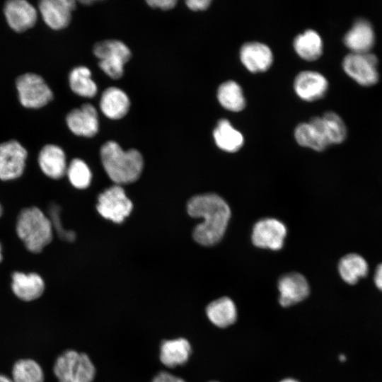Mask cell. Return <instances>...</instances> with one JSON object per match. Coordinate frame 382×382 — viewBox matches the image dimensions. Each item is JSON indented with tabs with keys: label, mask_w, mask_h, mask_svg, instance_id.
Wrapping results in <instances>:
<instances>
[{
	"label": "cell",
	"mask_w": 382,
	"mask_h": 382,
	"mask_svg": "<svg viewBox=\"0 0 382 382\" xmlns=\"http://www.w3.org/2000/svg\"><path fill=\"white\" fill-rule=\"evenodd\" d=\"M187 207L190 216L204 219L193 231L195 241L206 246L217 243L223 237L231 216L228 204L219 195L208 193L192 197Z\"/></svg>",
	"instance_id": "1"
},
{
	"label": "cell",
	"mask_w": 382,
	"mask_h": 382,
	"mask_svg": "<svg viewBox=\"0 0 382 382\" xmlns=\"http://www.w3.org/2000/svg\"><path fill=\"white\" fill-rule=\"evenodd\" d=\"M100 158L106 173L118 185L136 181L142 172L144 160L141 153L134 149L124 151L114 141H108L101 146Z\"/></svg>",
	"instance_id": "2"
},
{
	"label": "cell",
	"mask_w": 382,
	"mask_h": 382,
	"mask_svg": "<svg viewBox=\"0 0 382 382\" xmlns=\"http://www.w3.org/2000/svg\"><path fill=\"white\" fill-rule=\"evenodd\" d=\"M16 231L25 248L38 253L52 239V226L50 219L37 207L23 209L19 214Z\"/></svg>",
	"instance_id": "3"
},
{
	"label": "cell",
	"mask_w": 382,
	"mask_h": 382,
	"mask_svg": "<svg viewBox=\"0 0 382 382\" xmlns=\"http://www.w3.org/2000/svg\"><path fill=\"white\" fill-rule=\"evenodd\" d=\"M53 371L58 382H93L96 375L89 357L73 349L66 350L57 358Z\"/></svg>",
	"instance_id": "4"
},
{
	"label": "cell",
	"mask_w": 382,
	"mask_h": 382,
	"mask_svg": "<svg viewBox=\"0 0 382 382\" xmlns=\"http://www.w3.org/2000/svg\"><path fill=\"white\" fill-rule=\"evenodd\" d=\"M99 59L100 69L112 79H119L124 74L125 64L131 58L129 48L122 41L105 40L96 42L93 47Z\"/></svg>",
	"instance_id": "5"
},
{
	"label": "cell",
	"mask_w": 382,
	"mask_h": 382,
	"mask_svg": "<svg viewBox=\"0 0 382 382\" xmlns=\"http://www.w3.org/2000/svg\"><path fill=\"white\" fill-rule=\"evenodd\" d=\"M18 99L27 108L37 109L46 105L53 98L50 88L42 77L34 73H25L16 81Z\"/></svg>",
	"instance_id": "6"
},
{
	"label": "cell",
	"mask_w": 382,
	"mask_h": 382,
	"mask_svg": "<svg viewBox=\"0 0 382 382\" xmlns=\"http://www.w3.org/2000/svg\"><path fill=\"white\" fill-rule=\"evenodd\" d=\"M378 58L369 52L347 54L342 61V69L345 74L362 86L375 85L379 79Z\"/></svg>",
	"instance_id": "7"
},
{
	"label": "cell",
	"mask_w": 382,
	"mask_h": 382,
	"mask_svg": "<svg viewBox=\"0 0 382 382\" xmlns=\"http://www.w3.org/2000/svg\"><path fill=\"white\" fill-rule=\"evenodd\" d=\"M132 208V201L118 185L106 189L98 198V213L105 219L117 224L122 223L129 215Z\"/></svg>",
	"instance_id": "8"
},
{
	"label": "cell",
	"mask_w": 382,
	"mask_h": 382,
	"mask_svg": "<svg viewBox=\"0 0 382 382\" xmlns=\"http://www.w3.org/2000/svg\"><path fill=\"white\" fill-rule=\"evenodd\" d=\"M27 155L25 149L16 140L0 144V179L8 180L21 176Z\"/></svg>",
	"instance_id": "9"
},
{
	"label": "cell",
	"mask_w": 382,
	"mask_h": 382,
	"mask_svg": "<svg viewBox=\"0 0 382 382\" xmlns=\"http://www.w3.org/2000/svg\"><path fill=\"white\" fill-rule=\"evenodd\" d=\"M286 228L283 223L272 218L257 221L253 230V243L262 248L279 250L284 244Z\"/></svg>",
	"instance_id": "10"
},
{
	"label": "cell",
	"mask_w": 382,
	"mask_h": 382,
	"mask_svg": "<svg viewBox=\"0 0 382 382\" xmlns=\"http://www.w3.org/2000/svg\"><path fill=\"white\" fill-rule=\"evenodd\" d=\"M38 8L46 25L57 30L69 24L76 2L74 0H42L39 2Z\"/></svg>",
	"instance_id": "11"
},
{
	"label": "cell",
	"mask_w": 382,
	"mask_h": 382,
	"mask_svg": "<svg viewBox=\"0 0 382 382\" xmlns=\"http://www.w3.org/2000/svg\"><path fill=\"white\" fill-rule=\"evenodd\" d=\"M4 13L10 28L16 32L31 28L37 19L35 8L25 0H10L5 3Z\"/></svg>",
	"instance_id": "12"
},
{
	"label": "cell",
	"mask_w": 382,
	"mask_h": 382,
	"mask_svg": "<svg viewBox=\"0 0 382 382\" xmlns=\"http://www.w3.org/2000/svg\"><path fill=\"white\" fill-rule=\"evenodd\" d=\"M66 122L70 131L77 136L92 137L98 132V112L89 103L71 110L66 115Z\"/></svg>",
	"instance_id": "13"
},
{
	"label": "cell",
	"mask_w": 382,
	"mask_h": 382,
	"mask_svg": "<svg viewBox=\"0 0 382 382\" xmlns=\"http://www.w3.org/2000/svg\"><path fill=\"white\" fill-rule=\"evenodd\" d=\"M279 302L289 307L304 300L309 294V286L306 278L297 272L282 276L278 282Z\"/></svg>",
	"instance_id": "14"
},
{
	"label": "cell",
	"mask_w": 382,
	"mask_h": 382,
	"mask_svg": "<svg viewBox=\"0 0 382 382\" xmlns=\"http://www.w3.org/2000/svg\"><path fill=\"white\" fill-rule=\"evenodd\" d=\"M294 88L300 98L312 102L325 95L328 88V82L320 73L304 71L296 76Z\"/></svg>",
	"instance_id": "15"
},
{
	"label": "cell",
	"mask_w": 382,
	"mask_h": 382,
	"mask_svg": "<svg viewBox=\"0 0 382 382\" xmlns=\"http://www.w3.org/2000/svg\"><path fill=\"white\" fill-rule=\"evenodd\" d=\"M375 33L370 22L359 18L343 37L345 45L354 53L369 52L375 43Z\"/></svg>",
	"instance_id": "16"
},
{
	"label": "cell",
	"mask_w": 382,
	"mask_h": 382,
	"mask_svg": "<svg viewBox=\"0 0 382 382\" xmlns=\"http://www.w3.org/2000/svg\"><path fill=\"white\" fill-rule=\"evenodd\" d=\"M240 59L244 66L252 73L264 72L271 66L273 54L265 44L246 42L240 50Z\"/></svg>",
	"instance_id": "17"
},
{
	"label": "cell",
	"mask_w": 382,
	"mask_h": 382,
	"mask_svg": "<svg viewBox=\"0 0 382 382\" xmlns=\"http://www.w3.org/2000/svg\"><path fill=\"white\" fill-rule=\"evenodd\" d=\"M11 289L18 299L30 301L38 299L43 294L45 282L36 273L16 272L12 274Z\"/></svg>",
	"instance_id": "18"
},
{
	"label": "cell",
	"mask_w": 382,
	"mask_h": 382,
	"mask_svg": "<svg viewBox=\"0 0 382 382\" xmlns=\"http://www.w3.org/2000/svg\"><path fill=\"white\" fill-rule=\"evenodd\" d=\"M129 108V98L122 89L109 87L103 92L100 108L107 117L111 120L121 119L127 114Z\"/></svg>",
	"instance_id": "19"
},
{
	"label": "cell",
	"mask_w": 382,
	"mask_h": 382,
	"mask_svg": "<svg viewBox=\"0 0 382 382\" xmlns=\"http://www.w3.org/2000/svg\"><path fill=\"white\" fill-rule=\"evenodd\" d=\"M38 163L42 171L52 179L61 178L67 169L64 151L54 144L42 147L39 153Z\"/></svg>",
	"instance_id": "20"
},
{
	"label": "cell",
	"mask_w": 382,
	"mask_h": 382,
	"mask_svg": "<svg viewBox=\"0 0 382 382\" xmlns=\"http://www.w3.org/2000/svg\"><path fill=\"white\" fill-rule=\"evenodd\" d=\"M191 345L187 340L179 337L163 341L159 358L161 363L169 368L185 364L191 354Z\"/></svg>",
	"instance_id": "21"
},
{
	"label": "cell",
	"mask_w": 382,
	"mask_h": 382,
	"mask_svg": "<svg viewBox=\"0 0 382 382\" xmlns=\"http://www.w3.org/2000/svg\"><path fill=\"white\" fill-rule=\"evenodd\" d=\"M206 314L214 325L226 328L236 322L237 309L233 301L224 296L211 302L207 306Z\"/></svg>",
	"instance_id": "22"
},
{
	"label": "cell",
	"mask_w": 382,
	"mask_h": 382,
	"mask_svg": "<svg viewBox=\"0 0 382 382\" xmlns=\"http://www.w3.org/2000/svg\"><path fill=\"white\" fill-rule=\"evenodd\" d=\"M216 146L227 152H236L243 145V134L226 119L220 120L213 132Z\"/></svg>",
	"instance_id": "23"
},
{
	"label": "cell",
	"mask_w": 382,
	"mask_h": 382,
	"mask_svg": "<svg viewBox=\"0 0 382 382\" xmlns=\"http://www.w3.org/2000/svg\"><path fill=\"white\" fill-rule=\"evenodd\" d=\"M341 278L349 284H355L369 272L366 260L359 254L349 253L342 257L338 265Z\"/></svg>",
	"instance_id": "24"
},
{
	"label": "cell",
	"mask_w": 382,
	"mask_h": 382,
	"mask_svg": "<svg viewBox=\"0 0 382 382\" xmlns=\"http://www.w3.org/2000/svg\"><path fill=\"white\" fill-rule=\"evenodd\" d=\"M294 48L298 55L306 61H315L323 54V41L313 30H307L294 40Z\"/></svg>",
	"instance_id": "25"
},
{
	"label": "cell",
	"mask_w": 382,
	"mask_h": 382,
	"mask_svg": "<svg viewBox=\"0 0 382 382\" xmlns=\"http://www.w3.org/2000/svg\"><path fill=\"white\" fill-rule=\"evenodd\" d=\"M71 91L84 98H93L98 91L97 85L91 78V71L84 66L74 68L69 75Z\"/></svg>",
	"instance_id": "26"
},
{
	"label": "cell",
	"mask_w": 382,
	"mask_h": 382,
	"mask_svg": "<svg viewBox=\"0 0 382 382\" xmlns=\"http://www.w3.org/2000/svg\"><path fill=\"white\" fill-rule=\"evenodd\" d=\"M217 99L223 108L232 112L241 111L245 106L243 90L233 81H227L219 86Z\"/></svg>",
	"instance_id": "27"
},
{
	"label": "cell",
	"mask_w": 382,
	"mask_h": 382,
	"mask_svg": "<svg viewBox=\"0 0 382 382\" xmlns=\"http://www.w3.org/2000/svg\"><path fill=\"white\" fill-rule=\"evenodd\" d=\"M45 376L40 364L33 359H21L12 368L13 382H44Z\"/></svg>",
	"instance_id": "28"
},
{
	"label": "cell",
	"mask_w": 382,
	"mask_h": 382,
	"mask_svg": "<svg viewBox=\"0 0 382 382\" xmlns=\"http://www.w3.org/2000/svg\"><path fill=\"white\" fill-rule=\"evenodd\" d=\"M294 137L297 143L316 151H323L328 146L319 133L309 124L301 123L295 129Z\"/></svg>",
	"instance_id": "29"
},
{
	"label": "cell",
	"mask_w": 382,
	"mask_h": 382,
	"mask_svg": "<svg viewBox=\"0 0 382 382\" xmlns=\"http://www.w3.org/2000/svg\"><path fill=\"white\" fill-rule=\"evenodd\" d=\"M321 117L330 144L343 142L347 137V127L340 115L334 112L328 111Z\"/></svg>",
	"instance_id": "30"
},
{
	"label": "cell",
	"mask_w": 382,
	"mask_h": 382,
	"mask_svg": "<svg viewBox=\"0 0 382 382\" xmlns=\"http://www.w3.org/2000/svg\"><path fill=\"white\" fill-rule=\"evenodd\" d=\"M71 183L76 188L84 189L91 181V172L87 164L80 158H74L66 169Z\"/></svg>",
	"instance_id": "31"
},
{
	"label": "cell",
	"mask_w": 382,
	"mask_h": 382,
	"mask_svg": "<svg viewBox=\"0 0 382 382\" xmlns=\"http://www.w3.org/2000/svg\"><path fill=\"white\" fill-rule=\"evenodd\" d=\"M59 211V208L56 204H52L50 207V220L51 221L52 226L55 228L61 238L67 241H73L76 237L75 233L73 231H67L61 226V224L59 223L60 219Z\"/></svg>",
	"instance_id": "32"
},
{
	"label": "cell",
	"mask_w": 382,
	"mask_h": 382,
	"mask_svg": "<svg viewBox=\"0 0 382 382\" xmlns=\"http://www.w3.org/2000/svg\"><path fill=\"white\" fill-rule=\"evenodd\" d=\"M147 4L151 8H158L161 10H169L174 8L177 4L175 0H149Z\"/></svg>",
	"instance_id": "33"
},
{
	"label": "cell",
	"mask_w": 382,
	"mask_h": 382,
	"mask_svg": "<svg viewBox=\"0 0 382 382\" xmlns=\"http://www.w3.org/2000/svg\"><path fill=\"white\" fill-rule=\"evenodd\" d=\"M151 382H186L184 379L167 371H161L154 376Z\"/></svg>",
	"instance_id": "34"
},
{
	"label": "cell",
	"mask_w": 382,
	"mask_h": 382,
	"mask_svg": "<svg viewBox=\"0 0 382 382\" xmlns=\"http://www.w3.org/2000/svg\"><path fill=\"white\" fill-rule=\"evenodd\" d=\"M187 6L192 11L206 10L211 4L210 0H189L186 1Z\"/></svg>",
	"instance_id": "35"
},
{
	"label": "cell",
	"mask_w": 382,
	"mask_h": 382,
	"mask_svg": "<svg viewBox=\"0 0 382 382\" xmlns=\"http://www.w3.org/2000/svg\"><path fill=\"white\" fill-rule=\"evenodd\" d=\"M374 281L376 286L382 291V262L378 265L376 269Z\"/></svg>",
	"instance_id": "36"
},
{
	"label": "cell",
	"mask_w": 382,
	"mask_h": 382,
	"mask_svg": "<svg viewBox=\"0 0 382 382\" xmlns=\"http://www.w3.org/2000/svg\"><path fill=\"white\" fill-rule=\"evenodd\" d=\"M0 382H13L11 378H8V376L0 374Z\"/></svg>",
	"instance_id": "37"
},
{
	"label": "cell",
	"mask_w": 382,
	"mask_h": 382,
	"mask_svg": "<svg viewBox=\"0 0 382 382\" xmlns=\"http://www.w3.org/2000/svg\"><path fill=\"white\" fill-rule=\"evenodd\" d=\"M280 382H298V381L293 378H286L281 381Z\"/></svg>",
	"instance_id": "38"
},
{
	"label": "cell",
	"mask_w": 382,
	"mask_h": 382,
	"mask_svg": "<svg viewBox=\"0 0 382 382\" xmlns=\"http://www.w3.org/2000/svg\"><path fill=\"white\" fill-rule=\"evenodd\" d=\"M339 359H340V361H345L346 359V357L344 355H340Z\"/></svg>",
	"instance_id": "39"
},
{
	"label": "cell",
	"mask_w": 382,
	"mask_h": 382,
	"mask_svg": "<svg viewBox=\"0 0 382 382\" xmlns=\"http://www.w3.org/2000/svg\"><path fill=\"white\" fill-rule=\"evenodd\" d=\"M2 260V255H1V244H0V262Z\"/></svg>",
	"instance_id": "40"
},
{
	"label": "cell",
	"mask_w": 382,
	"mask_h": 382,
	"mask_svg": "<svg viewBox=\"0 0 382 382\" xmlns=\"http://www.w3.org/2000/svg\"><path fill=\"white\" fill-rule=\"evenodd\" d=\"M1 214H2V207L0 204V216H1Z\"/></svg>",
	"instance_id": "41"
},
{
	"label": "cell",
	"mask_w": 382,
	"mask_h": 382,
	"mask_svg": "<svg viewBox=\"0 0 382 382\" xmlns=\"http://www.w3.org/2000/svg\"><path fill=\"white\" fill-rule=\"evenodd\" d=\"M211 382H217V381H211Z\"/></svg>",
	"instance_id": "42"
}]
</instances>
